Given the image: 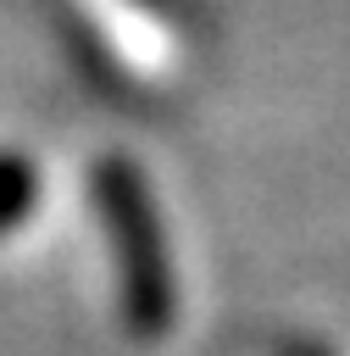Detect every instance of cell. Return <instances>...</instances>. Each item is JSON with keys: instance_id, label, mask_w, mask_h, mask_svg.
<instances>
[{"instance_id": "4", "label": "cell", "mask_w": 350, "mask_h": 356, "mask_svg": "<svg viewBox=\"0 0 350 356\" xmlns=\"http://www.w3.org/2000/svg\"><path fill=\"white\" fill-rule=\"evenodd\" d=\"M150 6H167V0H150Z\"/></svg>"}, {"instance_id": "2", "label": "cell", "mask_w": 350, "mask_h": 356, "mask_svg": "<svg viewBox=\"0 0 350 356\" xmlns=\"http://www.w3.org/2000/svg\"><path fill=\"white\" fill-rule=\"evenodd\" d=\"M39 206V167L17 150H0V234L28 222Z\"/></svg>"}, {"instance_id": "3", "label": "cell", "mask_w": 350, "mask_h": 356, "mask_svg": "<svg viewBox=\"0 0 350 356\" xmlns=\"http://www.w3.org/2000/svg\"><path fill=\"white\" fill-rule=\"evenodd\" d=\"M283 356H317V350H311V345H289Z\"/></svg>"}, {"instance_id": "1", "label": "cell", "mask_w": 350, "mask_h": 356, "mask_svg": "<svg viewBox=\"0 0 350 356\" xmlns=\"http://www.w3.org/2000/svg\"><path fill=\"white\" fill-rule=\"evenodd\" d=\"M89 200H94L106 239H111V256H117V295H122L128 334L161 339L172 328L178 289H172V256H167L144 172L128 156H100L89 167Z\"/></svg>"}]
</instances>
